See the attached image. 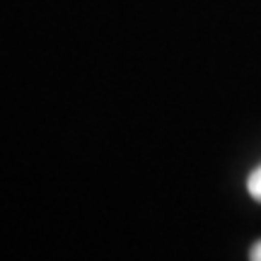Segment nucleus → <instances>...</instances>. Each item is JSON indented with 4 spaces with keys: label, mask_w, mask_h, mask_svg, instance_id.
I'll return each mask as SVG.
<instances>
[{
    "label": "nucleus",
    "mask_w": 261,
    "mask_h": 261,
    "mask_svg": "<svg viewBox=\"0 0 261 261\" xmlns=\"http://www.w3.org/2000/svg\"><path fill=\"white\" fill-rule=\"evenodd\" d=\"M247 191H249V196H252L254 201L261 203V167H256L252 174H249V179H247Z\"/></svg>",
    "instance_id": "obj_1"
},
{
    "label": "nucleus",
    "mask_w": 261,
    "mask_h": 261,
    "mask_svg": "<svg viewBox=\"0 0 261 261\" xmlns=\"http://www.w3.org/2000/svg\"><path fill=\"white\" fill-rule=\"evenodd\" d=\"M249 259H252V261H261V240L252 247V252H249Z\"/></svg>",
    "instance_id": "obj_2"
}]
</instances>
